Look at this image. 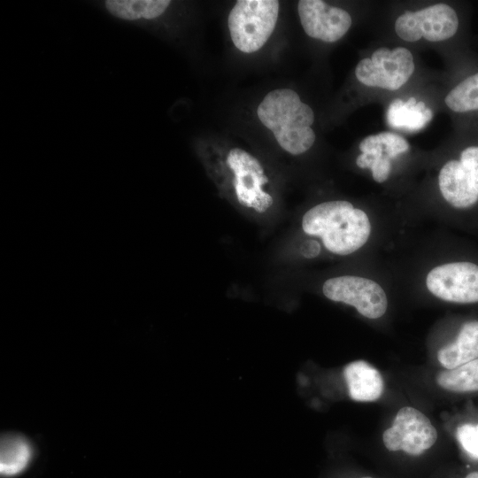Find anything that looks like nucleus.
Instances as JSON below:
<instances>
[{"instance_id": "obj_21", "label": "nucleus", "mask_w": 478, "mask_h": 478, "mask_svg": "<svg viewBox=\"0 0 478 478\" xmlns=\"http://www.w3.org/2000/svg\"><path fill=\"white\" fill-rule=\"evenodd\" d=\"M457 439L463 449L473 458L478 459V424H464L457 429Z\"/></svg>"}, {"instance_id": "obj_5", "label": "nucleus", "mask_w": 478, "mask_h": 478, "mask_svg": "<svg viewBox=\"0 0 478 478\" xmlns=\"http://www.w3.org/2000/svg\"><path fill=\"white\" fill-rule=\"evenodd\" d=\"M428 289L450 303H478V262L456 260L434 267L427 275Z\"/></svg>"}, {"instance_id": "obj_2", "label": "nucleus", "mask_w": 478, "mask_h": 478, "mask_svg": "<svg viewBox=\"0 0 478 478\" xmlns=\"http://www.w3.org/2000/svg\"><path fill=\"white\" fill-rule=\"evenodd\" d=\"M257 114L273 132L279 145L292 155L305 152L315 142V133L311 127L313 111L290 89H276L267 93Z\"/></svg>"}, {"instance_id": "obj_1", "label": "nucleus", "mask_w": 478, "mask_h": 478, "mask_svg": "<svg viewBox=\"0 0 478 478\" xmlns=\"http://www.w3.org/2000/svg\"><path fill=\"white\" fill-rule=\"evenodd\" d=\"M302 228L319 236L325 248L337 255H349L368 240L371 224L366 213L343 200L320 203L302 218Z\"/></svg>"}, {"instance_id": "obj_19", "label": "nucleus", "mask_w": 478, "mask_h": 478, "mask_svg": "<svg viewBox=\"0 0 478 478\" xmlns=\"http://www.w3.org/2000/svg\"><path fill=\"white\" fill-rule=\"evenodd\" d=\"M377 144L383 147L389 158H396L409 150L408 142L404 137L391 132H382L366 136L359 143V150L362 152H366Z\"/></svg>"}, {"instance_id": "obj_17", "label": "nucleus", "mask_w": 478, "mask_h": 478, "mask_svg": "<svg viewBox=\"0 0 478 478\" xmlns=\"http://www.w3.org/2000/svg\"><path fill=\"white\" fill-rule=\"evenodd\" d=\"M445 104L455 112L478 110V72L455 86L445 96Z\"/></svg>"}, {"instance_id": "obj_15", "label": "nucleus", "mask_w": 478, "mask_h": 478, "mask_svg": "<svg viewBox=\"0 0 478 478\" xmlns=\"http://www.w3.org/2000/svg\"><path fill=\"white\" fill-rule=\"evenodd\" d=\"M170 4L168 0H110L105 2V7L116 18L137 21L161 16Z\"/></svg>"}, {"instance_id": "obj_8", "label": "nucleus", "mask_w": 478, "mask_h": 478, "mask_svg": "<svg viewBox=\"0 0 478 478\" xmlns=\"http://www.w3.org/2000/svg\"><path fill=\"white\" fill-rule=\"evenodd\" d=\"M227 164L234 173L233 184L239 204L258 213L266 212L274 199L262 189L268 178L259 161L247 151L234 148L227 154Z\"/></svg>"}, {"instance_id": "obj_27", "label": "nucleus", "mask_w": 478, "mask_h": 478, "mask_svg": "<svg viewBox=\"0 0 478 478\" xmlns=\"http://www.w3.org/2000/svg\"><path fill=\"white\" fill-rule=\"evenodd\" d=\"M362 478H373V477H369V476H365V477H362Z\"/></svg>"}, {"instance_id": "obj_9", "label": "nucleus", "mask_w": 478, "mask_h": 478, "mask_svg": "<svg viewBox=\"0 0 478 478\" xmlns=\"http://www.w3.org/2000/svg\"><path fill=\"white\" fill-rule=\"evenodd\" d=\"M297 12L306 35L326 42L338 41L351 26V17L347 11L321 0H301Z\"/></svg>"}, {"instance_id": "obj_4", "label": "nucleus", "mask_w": 478, "mask_h": 478, "mask_svg": "<svg viewBox=\"0 0 478 478\" xmlns=\"http://www.w3.org/2000/svg\"><path fill=\"white\" fill-rule=\"evenodd\" d=\"M414 68L412 55L407 49L381 47L371 58H363L358 62L355 75L366 86L396 90L406 83Z\"/></svg>"}, {"instance_id": "obj_26", "label": "nucleus", "mask_w": 478, "mask_h": 478, "mask_svg": "<svg viewBox=\"0 0 478 478\" xmlns=\"http://www.w3.org/2000/svg\"><path fill=\"white\" fill-rule=\"evenodd\" d=\"M465 478H478V471L468 474Z\"/></svg>"}, {"instance_id": "obj_20", "label": "nucleus", "mask_w": 478, "mask_h": 478, "mask_svg": "<svg viewBox=\"0 0 478 478\" xmlns=\"http://www.w3.org/2000/svg\"><path fill=\"white\" fill-rule=\"evenodd\" d=\"M396 34L406 42H417L422 38L418 25L415 12L406 11L395 22Z\"/></svg>"}, {"instance_id": "obj_7", "label": "nucleus", "mask_w": 478, "mask_h": 478, "mask_svg": "<svg viewBox=\"0 0 478 478\" xmlns=\"http://www.w3.org/2000/svg\"><path fill=\"white\" fill-rule=\"evenodd\" d=\"M437 432L429 419L420 410L401 408L392 423L382 435L385 447L391 451H403L411 456H420L431 448Z\"/></svg>"}, {"instance_id": "obj_10", "label": "nucleus", "mask_w": 478, "mask_h": 478, "mask_svg": "<svg viewBox=\"0 0 478 478\" xmlns=\"http://www.w3.org/2000/svg\"><path fill=\"white\" fill-rule=\"evenodd\" d=\"M438 185L443 197L453 208L467 211L478 206V193L459 159H451L443 166Z\"/></svg>"}, {"instance_id": "obj_12", "label": "nucleus", "mask_w": 478, "mask_h": 478, "mask_svg": "<svg viewBox=\"0 0 478 478\" xmlns=\"http://www.w3.org/2000/svg\"><path fill=\"white\" fill-rule=\"evenodd\" d=\"M417 25L422 37L429 42H441L452 37L459 21L453 8L446 4H436L415 12Z\"/></svg>"}, {"instance_id": "obj_25", "label": "nucleus", "mask_w": 478, "mask_h": 478, "mask_svg": "<svg viewBox=\"0 0 478 478\" xmlns=\"http://www.w3.org/2000/svg\"><path fill=\"white\" fill-rule=\"evenodd\" d=\"M417 104L416 99L414 97H410L406 102H404V105L406 108L413 107Z\"/></svg>"}, {"instance_id": "obj_13", "label": "nucleus", "mask_w": 478, "mask_h": 478, "mask_svg": "<svg viewBox=\"0 0 478 478\" xmlns=\"http://www.w3.org/2000/svg\"><path fill=\"white\" fill-rule=\"evenodd\" d=\"M478 358V320H471L460 327L453 342L442 347L437 359L445 369H453Z\"/></svg>"}, {"instance_id": "obj_23", "label": "nucleus", "mask_w": 478, "mask_h": 478, "mask_svg": "<svg viewBox=\"0 0 478 478\" xmlns=\"http://www.w3.org/2000/svg\"><path fill=\"white\" fill-rule=\"evenodd\" d=\"M370 169L375 181L384 182L389 178L391 170L389 158L387 155H382L374 158Z\"/></svg>"}, {"instance_id": "obj_14", "label": "nucleus", "mask_w": 478, "mask_h": 478, "mask_svg": "<svg viewBox=\"0 0 478 478\" xmlns=\"http://www.w3.org/2000/svg\"><path fill=\"white\" fill-rule=\"evenodd\" d=\"M33 456L30 443L17 434L2 436L0 443V474L11 478L22 474L29 466Z\"/></svg>"}, {"instance_id": "obj_11", "label": "nucleus", "mask_w": 478, "mask_h": 478, "mask_svg": "<svg viewBox=\"0 0 478 478\" xmlns=\"http://www.w3.org/2000/svg\"><path fill=\"white\" fill-rule=\"evenodd\" d=\"M343 375L351 399L358 402H373L383 393V379L380 372L364 360L349 363Z\"/></svg>"}, {"instance_id": "obj_6", "label": "nucleus", "mask_w": 478, "mask_h": 478, "mask_svg": "<svg viewBox=\"0 0 478 478\" xmlns=\"http://www.w3.org/2000/svg\"><path fill=\"white\" fill-rule=\"evenodd\" d=\"M322 292L332 301L355 307L368 319L381 318L387 311L385 291L376 281L367 278L355 275L330 278L324 282Z\"/></svg>"}, {"instance_id": "obj_3", "label": "nucleus", "mask_w": 478, "mask_h": 478, "mask_svg": "<svg viewBox=\"0 0 478 478\" xmlns=\"http://www.w3.org/2000/svg\"><path fill=\"white\" fill-rule=\"evenodd\" d=\"M279 7L276 0L237 1L227 19L235 46L244 53L261 49L275 27Z\"/></svg>"}, {"instance_id": "obj_16", "label": "nucleus", "mask_w": 478, "mask_h": 478, "mask_svg": "<svg viewBox=\"0 0 478 478\" xmlns=\"http://www.w3.org/2000/svg\"><path fill=\"white\" fill-rule=\"evenodd\" d=\"M436 382L451 392L478 391V358L453 369L441 371L436 376Z\"/></svg>"}, {"instance_id": "obj_24", "label": "nucleus", "mask_w": 478, "mask_h": 478, "mask_svg": "<svg viewBox=\"0 0 478 478\" xmlns=\"http://www.w3.org/2000/svg\"><path fill=\"white\" fill-rule=\"evenodd\" d=\"M423 115H424V118L426 120V121L428 123L432 118H433V112L431 111V109L429 108H426L424 111H423Z\"/></svg>"}, {"instance_id": "obj_18", "label": "nucleus", "mask_w": 478, "mask_h": 478, "mask_svg": "<svg viewBox=\"0 0 478 478\" xmlns=\"http://www.w3.org/2000/svg\"><path fill=\"white\" fill-rule=\"evenodd\" d=\"M388 123L394 127H405L411 130L422 128L428 122L423 112L417 110L415 105L406 108L404 102L397 98L389 105L387 113Z\"/></svg>"}, {"instance_id": "obj_22", "label": "nucleus", "mask_w": 478, "mask_h": 478, "mask_svg": "<svg viewBox=\"0 0 478 478\" xmlns=\"http://www.w3.org/2000/svg\"><path fill=\"white\" fill-rule=\"evenodd\" d=\"M459 159L466 169L473 188L478 193V145L463 149Z\"/></svg>"}]
</instances>
